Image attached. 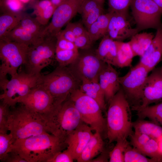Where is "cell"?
Here are the masks:
<instances>
[{"label":"cell","instance_id":"1","mask_svg":"<svg viewBox=\"0 0 162 162\" xmlns=\"http://www.w3.org/2000/svg\"><path fill=\"white\" fill-rule=\"evenodd\" d=\"M66 146L65 142L59 138L46 132L16 140L11 150L16 152L27 162H48Z\"/></svg>","mask_w":162,"mask_h":162},{"label":"cell","instance_id":"2","mask_svg":"<svg viewBox=\"0 0 162 162\" xmlns=\"http://www.w3.org/2000/svg\"><path fill=\"white\" fill-rule=\"evenodd\" d=\"M109 103L106 128L110 143L131 135L133 126L129 104L121 87Z\"/></svg>","mask_w":162,"mask_h":162},{"label":"cell","instance_id":"3","mask_svg":"<svg viewBox=\"0 0 162 162\" xmlns=\"http://www.w3.org/2000/svg\"><path fill=\"white\" fill-rule=\"evenodd\" d=\"M81 81L67 66L58 65L52 71L38 77L37 85L48 91L56 107L63 102L74 90L79 88Z\"/></svg>","mask_w":162,"mask_h":162},{"label":"cell","instance_id":"4","mask_svg":"<svg viewBox=\"0 0 162 162\" xmlns=\"http://www.w3.org/2000/svg\"><path fill=\"white\" fill-rule=\"evenodd\" d=\"M12 108L9 112L8 125L14 142L48 132L44 121L38 114L22 104Z\"/></svg>","mask_w":162,"mask_h":162},{"label":"cell","instance_id":"5","mask_svg":"<svg viewBox=\"0 0 162 162\" xmlns=\"http://www.w3.org/2000/svg\"><path fill=\"white\" fill-rule=\"evenodd\" d=\"M44 121L48 132L65 142L68 134L82 122L70 95Z\"/></svg>","mask_w":162,"mask_h":162},{"label":"cell","instance_id":"6","mask_svg":"<svg viewBox=\"0 0 162 162\" xmlns=\"http://www.w3.org/2000/svg\"><path fill=\"white\" fill-rule=\"evenodd\" d=\"M29 46L17 42L0 39V84L8 80L7 74L12 77L18 73L19 67L26 62Z\"/></svg>","mask_w":162,"mask_h":162},{"label":"cell","instance_id":"7","mask_svg":"<svg viewBox=\"0 0 162 162\" xmlns=\"http://www.w3.org/2000/svg\"><path fill=\"white\" fill-rule=\"evenodd\" d=\"M56 37L46 36L38 43L29 46L26 62V72L39 76L41 70L55 59Z\"/></svg>","mask_w":162,"mask_h":162},{"label":"cell","instance_id":"8","mask_svg":"<svg viewBox=\"0 0 162 162\" xmlns=\"http://www.w3.org/2000/svg\"><path fill=\"white\" fill-rule=\"evenodd\" d=\"M70 97L82 122L88 125L95 132L100 133L103 131L106 127V122L102 115V110L98 103L79 88L72 91Z\"/></svg>","mask_w":162,"mask_h":162},{"label":"cell","instance_id":"9","mask_svg":"<svg viewBox=\"0 0 162 162\" xmlns=\"http://www.w3.org/2000/svg\"><path fill=\"white\" fill-rule=\"evenodd\" d=\"M39 76L28 74L25 71L18 72L10 80L0 84L1 88L3 91L0 95V100L10 107H14L37 85Z\"/></svg>","mask_w":162,"mask_h":162},{"label":"cell","instance_id":"10","mask_svg":"<svg viewBox=\"0 0 162 162\" xmlns=\"http://www.w3.org/2000/svg\"><path fill=\"white\" fill-rule=\"evenodd\" d=\"M130 7L139 32L162 26V9L153 0H132Z\"/></svg>","mask_w":162,"mask_h":162},{"label":"cell","instance_id":"11","mask_svg":"<svg viewBox=\"0 0 162 162\" xmlns=\"http://www.w3.org/2000/svg\"><path fill=\"white\" fill-rule=\"evenodd\" d=\"M106 64L95 53H88L79 54L77 59L67 67L81 81L86 80L99 82L100 73Z\"/></svg>","mask_w":162,"mask_h":162},{"label":"cell","instance_id":"12","mask_svg":"<svg viewBox=\"0 0 162 162\" xmlns=\"http://www.w3.org/2000/svg\"><path fill=\"white\" fill-rule=\"evenodd\" d=\"M83 0H64L56 8L51 21L45 28L46 36L56 37L62 28L78 12Z\"/></svg>","mask_w":162,"mask_h":162},{"label":"cell","instance_id":"13","mask_svg":"<svg viewBox=\"0 0 162 162\" xmlns=\"http://www.w3.org/2000/svg\"><path fill=\"white\" fill-rule=\"evenodd\" d=\"M19 103L38 114L44 120L56 107L51 94L37 85Z\"/></svg>","mask_w":162,"mask_h":162},{"label":"cell","instance_id":"14","mask_svg":"<svg viewBox=\"0 0 162 162\" xmlns=\"http://www.w3.org/2000/svg\"><path fill=\"white\" fill-rule=\"evenodd\" d=\"M149 72L139 63L125 75L119 77L121 87L126 97L137 101H140L141 90Z\"/></svg>","mask_w":162,"mask_h":162},{"label":"cell","instance_id":"15","mask_svg":"<svg viewBox=\"0 0 162 162\" xmlns=\"http://www.w3.org/2000/svg\"><path fill=\"white\" fill-rule=\"evenodd\" d=\"M139 105L132 107L133 110L142 108L153 103L162 102V72L160 69L153 71L147 76L141 90Z\"/></svg>","mask_w":162,"mask_h":162},{"label":"cell","instance_id":"16","mask_svg":"<svg viewBox=\"0 0 162 162\" xmlns=\"http://www.w3.org/2000/svg\"><path fill=\"white\" fill-rule=\"evenodd\" d=\"M88 124L82 122L68 135L65 141L67 148L70 151L74 160H76L93 134Z\"/></svg>","mask_w":162,"mask_h":162},{"label":"cell","instance_id":"17","mask_svg":"<svg viewBox=\"0 0 162 162\" xmlns=\"http://www.w3.org/2000/svg\"><path fill=\"white\" fill-rule=\"evenodd\" d=\"M112 13L107 34L112 39L122 41L132 37L139 32L136 28L131 27L128 20L127 14Z\"/></svg>","mask_w":162,"mask_h":162},{"label":"cell","instance_id":"18","mask_svg":"<svg viewBox=\"0 0 162 162\" xmlns=\"http://www.w3.org/2000/svg\"><path fill=\"white\" fill-rule=\"evenodd\" d=\"M119 77L117 71L109 64H106L100 73L99 82L108 103L121 88Z\"/></svg>","mask_w":162,"mask_h":162},{"label":"cell","instance_id":"19","mask_svg":"<svg viewBox=\"0 0 162 162\" xmlns=\"http://www.w3.org/2000/svg\"><path fill=\"white\" fill-rule=\"evenodd\" d=\"M157 30L151 44L140 57L139 62L149 72L153 70L162 57V26Z\"/></svg>","mask_w":162,"mask_h":162},{"label":"cell","instance_id":"20","mask_svg":"<svg viewBox=\"0 0 162 162\" xmlns=\"http://www.w3.org/2000/svg\"><path fill=\"white\" fill-rule=\"evenodd\" d=\"M103 37L95 53L104 62L114 66L117 53L116 41L110 38L107 34Z\"/></svg>","mask_w":162,"mask_h":162},{"label":"cell","instance_id":"21","mask_svg":"<svg viewBox=\"0 0 162 162\" xmlns=\"http://www.w3.org/2000/svg\"><path fill=\"white\" fill-rule=\"evenodd\" d=\"M104 143L100 133L95 132L76 161L88 162L103 151Z\"/></svg>","mask_w":162,"mask_h":162},{"label":"cell","instance_id":"22","mask_svg":"<svg viewBox=\"0 0 162 162\" xmlns=\"http://www.w3.org/2000/svg\"><path fill=\"white\" fill-rule=\"evenodd\" d=\"M79 89L81 91L95 100L102 110L106 109L104 94L98 82L83 80L81 81Z\"/></svg>","mask_w":162,"mask_h":162},{"label":"cell","instance_id":"23","mask_svg":"<svg viewBox=\"0 0 162 162\" xmlns=\"http://www.w3.org/2000/svg\"><path fill=\"white\" fill-rule=\"evenodd\" d=\"M24 15L18 11L8 10L0 16V39L4 37L20 23Z\"/></svg>","mask_w":162,"mask_h":162},{"label":"cell","instance_id":"24","mask_svg":"<svg viewBox=\"0 0 162 162\" xmlns=\"http://www.w3.org/2000/svg\"><path fill=\"white\" fill-rule=\"evenodd\" d=\"M154 36L152 33H137L128 42L134 56L141 57L151 44Z\"/></svg>","mask_w":162,"mask_h":162},{"label":"cell","instance_id":"25","mask_svg":"<svg viewBox=\"0 0 162 162\" xmlns=\"http://www.w3.org/2000/svg\"><path fill=\"white\" fill-rule=\"evenodd\" d=\"M0 39L16 42L29 46L38 43L44 39L42 40L38 39L18 25Z\"/></svg>","mask_w":162,"mask_h":162},{"label":"cell","instance_id":"26","mask_svg":"<svg viewBox=\"0 0 162 162\" xmlns=\"http://www.w3.org/2000/svg\"><path fill=\"white\" fill-rule=\"evenodd\" d=\"M115 41L117 53L114 66L120 68L130 66L133 58L135 56L129 42Z\"/></svg>","mask_w":162,"mask_h":162},{"label":"cell","instance_id":"27","mask_svg":"<svg viewBox=\"0 0 162 162\" xmlns=\"http://www.w3.org/2000/svg\"><path fill=\"white\" fill-rule=\"evenodd\" d=\"M135 131L141 133L157 140L162 135V127L153 122L140 120L132 122Z\"/></svg>","mask_w":162,"mask_h":162},{"label":"cell","instance_id":"28","mask_svg":"<svg viewBox=\"0 0 162 162\" xmlns=\"http://www.w3.org/2000/svg\"><path fill=\"white\" fill-rule=\"evenodd\" d=\"M18 25L38 39L42 40L45 37L44 31L46 26L40 24L35 18L24 15Z\"/></svg>","mask_w":162,"mask_h":162},{"label":"cell","instance_id":"29","mask_svg":"<svg viewBox=\"0 0 162 162\" xmlns=\"http://www.w3.org/2000/svg\"><path fill=\"white\" fill-rule=\"evenodd\" d=\"M140 118H148L153 122L162 125V102L136 110Z\"/></svg>","mask_w":162,"mask_h":162},{"label":"cell","instance_id":"30","mask_svg":"<svg viewBox=\"0 0 162 162\" xmlns=\"http://www.w3.org/2000/svg\"><path fill=\"white\" fill-rule=\"evenodd\" d=\"M78 50H67L56 49L55 59L59 65L68 66L74 62L79 56Z\"/></svg>","mask_w":162,"mask_h":162},{"label":"cell","instance_id":"31","mask_svg":"<svg viewBox=\"0 0 162 162\" xmlns=\"http://www.w3.org/2000/svg\"><path fill=\"white\" fill-rule=\"evenodd\" d=\"M146 156L154 158L158 162L162 161V154L160 152L156 140L151 138L142 147L137 149Z\"/></svg>","mask_w":162,"mask_h":162},{"label":"cell","instance_id":"32","mask_svg":"<svg viewBox=\"0 0 162 162\" xmlns=\"http://www.w3.org/2000/svg\"><path fill=\"white\" fill-rule=\"evenodd\" d=\"M126 138H121L116 141L117 143L115 147L109 152V162H124V153L129 145Z\"/></svg>","mask_w":162,"mask_h":162},{"label":"cell","instance_id":"33","mask_svg":"<svg viewBox=\"0 0 162 162\" xmlns=\"http://www.w3.org/2000/svg\"><path fill=\"white\" fill-rule=\"evenodd\" d=\"M124 162H158L153 158H148L137 149L132 148L129 145L124 153Z\"/></svg>","mask_w":162,"mask_h":162},{"label":"cell","instance_id":"34","mask_svg":"<svg viewBox=\"0 0 162 162\" xmlns=\"http://www.w3.org/2000/svg\"><path fill=\"white\" fill-rule=\"evenodd\" d=\"M14 142L12 135L10 134L0 133V160L3 162L10 152Z\"/></svg>","mask_w":162,"mask_h":162},{"label":"cell","instance_id":"35","mask_svg":"<svg viewBox=\"0 0 162 162\" xmlns=\"http://www.w3.org/2000/svg\"><path fill=\"white\" fill-rule=\"evenodd\" d=\"M109 12L128 15L132 0H108Z\"/></svg>","mask_w":162,"mask_h":162},{"label":"cell","instance_id":"36","mask_svg":"<svg viewBox=\"0 0 162 162\" xmlns=\"http://www.w3.org/2000/svg\"><path fill=\"white\" fill-rule=\"evenodd\" d=\"M10 107L2 102L0 104V133H6L8 130V121Z\"/></svg>","mask_w":162,"mask_h":162},{"label":"cell","instance_id":"37","mask_svg":"<svg viewBox=\"0 0 162 162\" xmlns=\"http://www.w3.org/2000/svg\"><path fill=\"white\" fill-rule=\"evenodd\" d=\"M102 5H103V4L98 0H83L79 8L78 12L81 15L82 17Z\"/></svg>","mask_w":162,"mask_h":162},{"label":"cell","instance_id":"38","mask_svg":"<svg viewBox=\"0 0 162 162\" xmlns=\"http://www.w3.org/2000/svg\"><path fill=\"white\" fill-rule=\"evenodd\" d=\"M57 7L52 4L45 10L36 14L35 19L40 24L46 26Z\"/></svg>","mask_w":162,"mask_h":162},{"label":"cell","instance_id":"39","mask_svg":"<svg viewBox=\"0 0 162 162\" xmlns=\"http://www.w3.org/2000/svg\"><path fill=\"white\" fill-rule=\"evenodd\" d=\"M103 5L100 6L82 17L83 23L87 29L90 26L95 22L99 16L103 14Z\"/></svg>","mask_w":162,"mask_h":162},{"label":"cell","instance_id":"40","mask_svg":"<svg viewBox=\"0 0 162 162\" xmlns=\"http://www.w3.org/2000/svg\"><path fill=\"white\" fill-rule=\"evenodd\" d=\"M130 136L131 144L136 149L142 147L151 138L146 134L136 131Z\"/></svg>","mask_w":162,"mask_h":162},{"label":"cell","instance_id":"41","mask_svg":"<svg viewBox=\"0 0 162 162\" xmlns=\"http://www.w3.org/2000/svg\"><path fill=\"white\" fill-rule=\"evenodd\" d=\"M74 160L72 154L67 148L56 153L48 162H73Z\"/></svg>","mask_w":162,"mask_h":162},{"label":"cell","instance_id":"42","mask_svg":"<svg viewBox=\"0 0 162 162\" xmlns=\"http://www.w3.org/2000/svg\"><path fill=\"white\" fill-rule=\"evenodd\" d=\"M93 43L88 32L76 37L74 43L78 49L86 50L90 48Z\"/></svg>","mask_w":162,"mask_h":162},{"label":"cell","instance_id":"43","mask_svg":"<svg viewBox=\"0 0 162 162\" xmlns=\"http://www.w3.org/2000/svg\"><path fill=\"white\" fill-rule=\"evenodd\" d=\"M112 13L101 15L96 20L100 29L102 37L107 34L108 25Z\"/></svg>","mask_w":162,"mask_h":162},{"label":"cell","instance_id":"44","mask_svg":"<svg viewBox=\"0 0 162 162\" xmlns=\"http://www.w3.org/2000/svg\"><path fill=\"white\" fill-rule=\"evenodd\" d=\"M56 37L57 40L56 49L67 50H78L74 43L66 39L59 33H58Z\"/></svg>","mask_w":162,"mask_h":162},{"label":"cell","instance_id":"45","mask_svg":"<svg viewBox=\"0 0 162 162\" xmlns=\"http://www.w3.org/2000/svg\"><path fill=\"white\" fill-rule=\"evenodd\" d=\"M88 32L93 42L103 37L100 29L96 21L90 26L88 29Z\"/></svg>","mask_w":162,"mask_h":162},{"label":"cell","instance_id":"46","mask_svg":"<svg viewBox=\"0 0 162 162\" xmlns=\"http://www.w3.org/2000/svg\"><path fill=\"white\" fill-rule=\"evenodd\" d=\"M67 25L71 28L76 38L88 32L81 23H69Z\"/></svg>","mask_w":162,"mask_h":162},{"label":"cell","instance_id":"47","mask_svg":"<svg viewBox=\"0 0 162 162\" xmlns=\"http://www.w3.org/2000/svg\"><path fill=\"white\" fill-rule=\"evenodd\" d=\"M3 162H27L16 152L13 150H11L8 153Z\"/></svg>","mask_w":162,"mask_h":162},{"label":"cell","instance_id":"48","mask_svg":"<svg viewBox=\"0 0 162 162\" xmlns=\"http://www.w3.org/2000/svg\"><path fill=\"white\" fill-rule=\"evenodd\" d=\"M52 4L50 0H41L35 5L33 14L36 15L45 10Z\"/></svg>","mask_w":162,"mask_h":162},{"label":"cell","instance_id":"49","mask_svg":"<svg viewBox=\"0 0 162 162\" xmlns=\"http://www.w3.org/2000/svg\"><path fill=\"white\" fill-rule=\"evenodd\" d=\"M58 33L65 39L73 43H74L76 38L73 31L67 25L64 30H61Z\"/></svg>","mask_w":162,"mask_h":162},{"label":"cell","instance_id":"50","mask_svg":"<svg viewBox=\"0 0 162 162\" xmlns=\"http://www.w3.org/2000/svg\"><path fill=\"white\" fill-rule=\"evenodd\" d=\"M156 140L158 143L159 150L162 154V135Z\"/></svg>","mask_w":162,"mask_h":162},{"label":"cell","instance_id":"51","mask_svg":"<svg viewBox=\"0 0 162 162\" xmlns=\"http://www.w3.org/2000/svg\"><path fill=\"white\" fill-rule=\"evenodd\" d=\"M52 4L57 7L64 0H50Z\"/></svg>","mask_w":162,"mask_h":162},{"label":"cell","instance_id":"52","mask_svg":"<svg viewBox=\"0 0 162 162\" xmlns=\"http://www.w3.org/2000/svg\"><path fill=\"white\" fill-rule=\"evenodd\" d=\"M153 0L162 9V0Z\"/></svg>","mask_w":162,"mask_h":162},{"label":"cell","instance_id":"53","mask_svg":"<svg viewBox=\"0 0 162 162\" xmlns=\"http://www.w3.org/2000/svg\"><path fill=\"white\" fill-rule=\"evenodd\" d=\"M99 2H100L101 3L103 4L105 0H98Z\"/></svg>","mask_w":162,"mask_h":162},{"label":"cell","instance_id":"54","mask_svg":"<svg viewBox=\"0 0 162 162\" xmlns=\"http://www.w3.org/2000/svg\"><path fill=\"white\" fill-rule=\"evenodd\" d=\"M41 0H32V1H37V2H38L40 1Z\"/></svg>","mask_w":162,"mask_h":162},{"label":"cell","instance_id":"55","mask_svg":"<svg viewBox=\"0 0 162 162\" xmlns=\"http://www.w3.org/2000/svg\"></svg>","mask_w":162,"mask_h":162},{"label":"cell","instance_id":"56","mask_svg":"<svg viewBox=\"0 0 162 162\" xmlns=\"http://www.w3.org/2000/svg\"><path fill=\"white\" fill-rule=\"evenodd\" d=\"M1 0H0V1H1Z\"/></svg>","mask_w":162,"mask_h":162}]
</instances>
